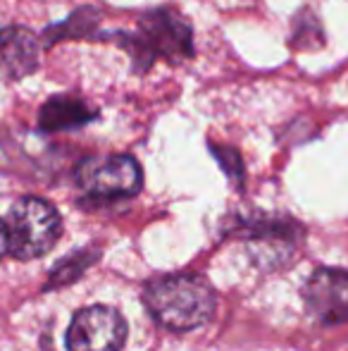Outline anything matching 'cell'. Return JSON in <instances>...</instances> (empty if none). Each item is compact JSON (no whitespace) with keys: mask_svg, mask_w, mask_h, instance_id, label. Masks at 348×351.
I'll return each instance as SVG.
<instances>
[{"mask_svg":"<svg viewBox=\"0 0 348 351\" xmlns=\"http://www.w3.org/2000/svg\"><path fill=\"white\" fill-rule=\"evenodd\" d=\"M144 304L163 328L189 332L205 325L215 313L217 296L200 275H163L146 285Z\"/></svg>","mask_w":348,"mask_h":351,"instance_id":"6da1fadb","label":"cell"},{"mask_svg":"<svg viewBox=\"0 0 348 351\" xmlns=\"http://www.w3.org/2000/svg\"><path fill=\"white\" fill-rule=\"evenodd\" d=\"M8 254L19 261H31L48 254L60 239V213L48 201L36 196H24L8 213Z\"/></svg>","mask_w":348,"mask_h":351,"instance_id":"7a4b0ae2","label":"cell"},{"mask_svg":"<svg viewBox=\"0 0 348 351\" xmlns=\"http://www.w3.org/2000/svg\"><path fill=\"white\" fill-rule=\"evenodd\" d=\"M79 186L93 199H122L134 196L144 184L139 162L131 156H91L77 170Z\"/></svg>","mask_w":348,"mask_h":351,"instance_id":"3957f363","label":"cell"},{"mask_svg":"<svg viewBox=\"0 0 348 351\" xmlns=\"http://www.w3.org/2000/svg\"><path fill=\"white\" fill-rule=\"evenodd\" d=\"M126 339V323L110 306H88L72 318L67 330L70 351H120Z\"/></svg>","mask_w":348,"mask_h":351,"instance_id":"277c9868","label":"cell"},{"mask_svg":"<svg viewBox=\"0 0 348 351\" xmlns=\"http://www.w3.org/2000/svg\"><path fill=\"white\" fill-rule=\"evenodd\" d=\"M306 306L320 323L341 325L348 320V270L322 268L308 280Z\"/></svg>","mask_w":348,"mask_h":351,"instance_id":"5b68a950","label":"cell"},{"mask_svg":"<svg viewBox=\"0 0 348 351\" xmlns=\"http://www.w3.org/2000/svg\"><path fill=\"white\" fill-rule=\"evenodd\" d=\"M38 38L24 27L0 29V82H14L38 67Z\"/></svg>","mask_w":348,"mask_h":351,"instance_id":"8992f818","label":"cell"},{"mask_svg":"<svg viewBox=\"0 0 348 351\" xmlns=\"http://www.w3.org/2000/svg\"><path fill=\"white\" fill-rule=\"evenodd\" d=\"M141 27L146 29L148 38L155 43L153 56H189L191 53V29L179 14L174 12H150L144 17Z\"/></svg>","mask_w":348,"mask_h":351,"instance_id":"52a82bcc","label":"cell"},{"mask_svg":"<svg viewBox=\"0 0 348 351\" xmlns=\"http://www.w3.org/2000/svg\"><path fill=\"white\" fill-rule=\"evenodd\" d=\"M96 117V110L88 108L81 98L75 96H55L41 108L38 125L46 132H62V130H77Z\"/></svg>","mask_w":348,"mask_h":351,"instance_id":"ba28073f","label":"cell"},{"mask_svg":"<svg viewBox=\"0 0 348 351\" xmlns=\"http://www.w3.org/2000/svg\"><path fill=\"white\" fill-rule=\"evenodd\" d=\"M93 261H96V254H91V251H79V254L65 258L62 263H57L55 268H53L48 289H53V287H65V285H70V282H75Z\"/></svg>","mask_w":348,"mask_h":351,"instance_id":"9c48e42d","label":"cell"},{"mask_svg":"<svg viewBox=\"0 0 348 351\" xmlns=\"http://www.w3.org/2000/svg\"><path fill=\"white\" fill-rule=\"evenodd\" d=\"M5 254H8V227L0 220V258H3Z\"/></svg>","mask_w":348,"mask_h":351,"instance_id":"30bf717a","label":"cell"}]
</instances>
